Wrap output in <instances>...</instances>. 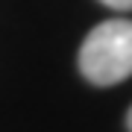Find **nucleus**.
<instances>
[{"instance_id": "obj_1", "label": "nucleus", "mask_w": 132, "mask_h": 132, "mask_svg": "<svg viewBox=\"0 0 132 132\" xmlns=\"http://www.w3.org/2000/svg\"><path fill=\"white\" fill-rule=\"evenodd\" d=\"M79 71L91 85H118L132 76V21H103L79 47Z\"/></svg>"}, {"instance_id": "obj_2", "label": "nucleus", "mask_w": 132, "mask_h": 132, "mask_svg": "<svg viewBox=\"0 0 132 132\" xmlns=\"http://www.w3.org/2000/svg\"><path fill=\"white\" fill-rule=\"evenodd\" d=\"M103 6H109V9H118V12H126L132 9V0H100Z\"/></svg>"}, {"instance_id": "obj_3", "label": "nucleus", "mask_w": 132, "mask_h": 132, "mask_svg": "<svg viewBox=\"0 0 132 132\" xmlns=\"http://www.w3.org/2000/svg\"><path fill=\"white\" fill-rule=\"evenodd\" d=\"M126 129L132 132V109H129V112H126Z\"/></svg>"}]
</instances>
